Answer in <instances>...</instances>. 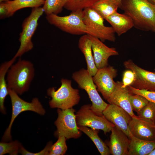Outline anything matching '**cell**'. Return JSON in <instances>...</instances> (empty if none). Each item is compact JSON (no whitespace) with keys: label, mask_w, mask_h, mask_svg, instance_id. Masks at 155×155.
Listing matches in <instances>:
<instances>
[{"label":"cell","mask_w":155,"mask_h":155,"mask_svg":"<svg viewBox=\"0 0 155 155\" xmlns=\"http://www.w3.org/2000/svg\"><path fill=\"white\" fill-rule=\"evenodd\" d=\"M119 8L131 18L134 27L155 32V5L147 0H122Z\"/></svg>","instance_id":"obj_1"},{"label":"cell","mask_w":155,"mask_h":155,"mask_svg":"<svg viewBox=\"0 0 155 155\" xmlns=\"http://www.w3.org/2000/svg\"><path fill=\"white\" fill-rule=\"evenodd\" d=\"M35 75L33 64L20 58L10 67L6 80L8 88L21 95L29 89Z\"/></svg>","instance_id":"obj_2"},{"label":"cell","mask_w":155,"mask_h":155,"mask_svg":"<svg viewBox=\"0 0 155 155\" xmlns=\"http://www.w3.org/2000/svg\"><path fill=\"white\" fill-rule=\"evenodd\" d=\"M61 82V86L57 90L54 87L47 90L48 95L51 98L49 105L52 108L62 110L73 108L80 102L79 91L72 87L71 80L63 78Z\"/></svg>","instance_id":"obj_3"},{"label":"cell","mask_w":155,"mask_h":155,"mask_svg":"<svg viewBox=\"0 0 155 155\" xmlns=\"http://www.w3.org/2000/svg\"><path fill=\"white\" fill-rule=\"evenodd\" d=\"M83 20L87 31V34L97 38L102 41L114 42L115 32L111 26H105L104 19L92 7L83 10Z\"/></svg>","instance_id":"obj_4"},{"label":"cell","mask_w":155,"mask_h":155,"mask_svg":"<svg viewBox=\"0 0 155 155\" xmlns=\"http://www.w3.org/2000/svg\"><path fill=\"white\" fill-rule=\"evenodd\" d=\"M92 77L87 69L84 68L74 72L72 76L79 88L84 90L87 93L92 103L91 109L96 115L102 116L103 111L108 104L103 100L99 94Z\"/></svg>","instance_id":"obj_5"},{"label":"cell","mask_w":155,"mask_h":155,"mask_svg":"<svg viewBox=\"0 0 155 155\" xmlns=\"http://www.w3.org/2000/svg\"><path fill=\"white\" fill-rule=\"evenodd\" d=\"M46 18L51 24L67 33L75 35L87 34L83 10L72 11L69 15L63 16L52 14L46 15Z\"/></svg>","instance_id":"obj_6"},{"label":"cell","mask_w":155,"mask_h":155,"mask_svg":"<svg viewBox=\"0 0 155 155\" xmlns=\"http://www.w3.org/2000/svg\"><path fill=\"white\" fill-rule=\"evenodd\" d=\"M44 13L42 7L32 8L30 15L24 20L22 23V32L20 34L19 48L13 57L16 59L21 57L24 54L31 50L34 44L32 38L38 25V20Z\"/></svg>","instance_id":"obj_7"},{"label":"cell","mask_w":155,"mask_h":155,"mask_svg":"<svg viewBox=\"0 0 155 155\" xmlns=\"http://www.w3.org/2000/svg\"><path fill=\"white\" fill-rule=\"evenodd\" d=\"M8 89L12 105V112L9 125L2 137L3 141L7 142L11 140V128L13 122L17 117L21 113L26 111H31L44 115L45 111L38 99L35 98L31 102H26L21 98L13 90Z\"/></svg>","instance_id":"obj_8"},{"label":"cell","mask_w":155,"mask_h":155,"mask_svg":"<svg viewBox=\"0 0 155 155\" xmlns=\"http://www.w3.org/2000/svg\"><path fill=\"white\" fill-rule=\"evenodd\" d=\"M75 112L73 108L65 110L58 108V117L54 123L57 127L55 135L57 137L63 136L69 139L80 137L82 134L77 124Z\"/></svg>","instance_id":"obj_9"},{"label":"cell","mask_w":155,"mask_h":155,"mask_svg":"<svg viewBox=\"0 0 155 155\" xmlns=\"http://www.w3.org/2000/svg\"><path fill=\"white\" fill-rule=\"evenodd\" d=\"M91 104L82 106L76 113L78 126H86L93 129L101 130L104 133L111 131L115 125L104 116L96 115L91 109Z\"/></svg>","instance_id":"obj_10"},{"label":"cell","mask_w":155,"mask_h":155,"mask_svg":"<svg viewBox=\"0 0 155 155\" xmlns=\"http://www.w3.org/2000/svg\"><path fill=\"white\" fill-rule=\"evenodd\" d=\"M117 70L112 66H107L98 69L92 77L93 80L96 85L97 90L106 100L114 90L116 82L114 78L117 76Z\"/></svg>","instance_id":"obj_11"},{"label":"cell","mask_w":155,"mask_h":155,"mask_svg":"<svg viewBox=\"0 0 155 155\" xmlns=\"http://www.w3.org/2000/svg\"><path fill=\"white\" fill-rule=\"evenodd\" d=\"M123 64L126 68L131 70L135 74V79L131 86L139 89L155 92V72L140 67L131 59L124 61Z\"/></svg>","instance_id":"obj_12"},{"label":"cell","mask_w":155,"mask_h":155,"mask_svg":"<svg viewBox=\"0 0 155 155\" xmlns=\"http://www.w3.org/2000/svg\"><path fill=\"white\" fill-rule=\"evenodd\" d=\"M104 116L130 138L128 124L132 119L125 110L115 104H108L102 112Z\"/></svg>","instance_id":"obj_13"},{"label":"cell","mask_w":155,"mask_h":155,"mask_svg":"<svg viewBox=\"0 0 155 155\" xmlns=\"http://www.w3.org/2000/svg\"><path fill=\"white\" fill-rule=\"evenodd\" d=\"M91 40L94 62L98 69L108 66L109 58L119 54L116 49L109 47L98 38L88 35Z\"/></svg>","instance_id":"obj_14"},{"label":"cell","mask_w":155,"mask_h":155,"mask_svg":"<svg viewBox=\"0 0 155 155\" xmlns=\"http://www.w3.org/2000/svg\"><path fill=\"white\" fill-rule=\"evenodd\" d=\"M155 125L137 116L132 118L128 126L130 133L134 137L144 140L152 141L155 140Z\"/></svg>","instance_id":"obj_15"},{"label":"cell","mask_w":155,"mask_h":155,"mask_svg":"<svg viewBox=\"0 0 155 155\" xmlns=\"http://www.w3.org/2000/svg\"><path fill=\"white\" fill-rule=\"evenodd\" d=\"M122 82H116L115 87L107 99L110 104L117 105L126 111L132 118L137 117L133 112L130 102L129 92L127 87H122Z\"/></svg>","instance_id":"obj_16"},{"label":"cell","mask_w":155,"mask_h":155,"mask_svg":"<svg viewBox=\"0 0 155 155\" xmlns=\"http://www.w3.org/2000/svg\"><path fill=\"white\" fill-rule=\"evenodd\" d=\"M108 146L113 155H128L130 139L122 130L115 126L112 129Z\"/></svg>","instance_id":"obj_17"},{"label":"cell","mask_w":155,"mask_h":155,"mask_svg":"<svg viewBox=\"0 0 155 155\" xmlns=\"http://www.w3.org/2000/svg\"><path fill=\"white\" fill-rule=\"evenodd\" d=\"M105 20L111 24L115 33L119 36L134 27L131 18L124 13H120L116 12Z\"/></svg>","instance_id":"obj_18"},{"label":"cell","mask_w":155,"mask_h":155,"mask_svg":"<svg viewBox=\"0 0 155 155\" xmlns=\"http://www.w3.org/2000/svg\"><path fill=\"white\" fill-rule=\"evenodd\" d=\"M78 46L84 56L87 64V69L93 76L96 73L98 69L94 62L92 42L88 34H84L80 37L78 40Z\"/></svg>","instance_id":"obj_19"},{"label":"cell","mask_w":155,"mask_h":155,"mask_svg":"<svg viewBox=\"0 0 155 155\" xmlns=\"http://www.w3.org/2000/svg\"><path fill=\"white\" fill-rule=\"evenodd\" d=\"M130 133V142L128 155H148L155 148V140L140 139Z\"/></svg>","instance_id":"obj_20"},{"label":"cell","mask_w":155,"mask_h":155,"mask_svg":"<svg viewBox=\"0 0 155 155\" xmlns=\"http://www.w3.org/2000/svg\"><path fill=\"white\" fill-rule=\"evenodd\" d=\"M16 59V58L13 57L10 60L2 63L0 66V110L3 114L6 113L4 105L5 100L7 95H9L6 75Z\"/></svg>","instance_id":"obj_21"},{"label":"cell","mask_w":155,"mask_h":155,"mask_svg":"<svg viewBox=\"0 0 155 155\" xmlns=\"http://www.w3.org/2000/svg\"><path fill=\"white\" fill-rule=\"evenodd\" d=\"M4 2L7 18L12 16L16 11L22 9L40 7L44 5V0H13Z\"/></svg>","instance_id":"obj_22"},{"label":"cell","mask_w":155,"mask_h":155,"mask_svg":"<svg viewBox=\"0 0 155 155\" xmlns=\"http://www.w3.org/2000/svg\"><path fill=\"white\" fill-rule=\"evenodd\" d=\"M78 129L87 135L92 141L101 155H109L110 153L108 147L98 135V130L86 126H78Z\"/></svg>","instance_id":"obj_23"},{"label":"cell","mask_w":155,"mask_h":155,"mask_svg":"<svg viewBox=\"0 0 155 155\" xmlns=\"http://www.w3.org/2000/svg\"><path fill=\"white\" fill-rule=\"evenodd\" d=\"M92 7L104 19L117 12L119 5L113 0H100Z\"/></svg>","instance_id":"obj_24"},{"label":"cell","mask_w":155,"mask_h":155,"mask_svg":"<svg viewBox=\"0 0 155 155\" xmlns=\"http://www.w3.org/2000/svg\"><path fill=\"white\" fill-rule=\"evenodd\" d=\"M100 0H64V7L71 11L92 7Z\"/></svg>","instance_id":"obj_25"},{"label":"cell","mask_w":155,"mask_h":155,"mask_svg":"<svg viewBox=\"0 0 155 155\" xmlns=\"http://www.w3.org/2000/svg\"><path fill=\"white\" fill-rule=\"evenodd\" d=\"M46 15L52 14L57 15L64 7V0H44L42 7Z\"/></svg>","instance_id":"obj_26"},{"label":"cell","mask_w":155,"mask_h":155,"mask_svg":"<svg viewBox=\"0 0 155 155\" xmlns=\"http://www.w3.org/2000/svg\"><path fill=\"white\" fill-rule=\"evenodd\" d=\"M139 118L155 125V104L149 101L138 113Z\"/></svg>","instance_id":"obj_27"},{"label":"cell","mask_w":155,"mask_h":155,"mask_svg":"<svg viewBox=\"0 0 155 155\" xmlns=\"http://www.w3.org/2000/svg\"><path fill=\"white\" fill-rule=\"evenodd\" d=\"M22 145L18 141L9 143L1 142L0 143V155L8 154L11 155H17Z\"/></svg>","instance_id":"obj_28"},{"label":"cell","mask_w":155,"mask_h":155,"mask_svg":"<svg viewBox=\"0 0 155 155\" xmlns=\"http://www.w3.org/2000/svg\"><path fill=\"white\" fill-rule=\"evenodd\" d=\"M66 138L64 136L58 137L57 141L51 146L49 151V155H63L67 149L66 144Z\"/></svg>","instance_id":"obj_29"},{"label":"cell","mask_w":155,"mask_h":155,"mask_svg":"<svg viewBox=\"0 0 155 155\" xmlns=\"http://www.w3.org/2000/svg\"><path fill=\"white\" fill-rule=\"evenodd\" d=\"M129 98L133 110L137 113L149 102L144 97L138 94L131 93Z\"/></svg>","instance_id":"obj_30"},{"label":"cell","mask_w":155,"mask_h":155,"mask_svg":"<svg viewBox=\"0 0 155 155\" xmlns=\"http://www.w3.org/2000/svg\"><path fill=\"white\" fill-rule=\"evenodd\" d=\"M127 88L131 93L142 96L146 98L149 101L155 104V92L145 90L138 89L131 86H127Z\"/></svg>","instance_id":"obj_31"},{"label":"cell","mask_w":155,"mask_h":155,"mask_svg":"<svg viewBox=\"0 0 155 155\" xmlns=\"http://www.w3.org/2000/svg\"><path fill=\"white\" fill-rule=\"evenodd\" d=\"M135 78V74L131 70L129 69L125 71L123 76L122 87L126 88L131 86Z\"/></svg>","instance_id":"obj_32"},{"label":"cell","mask_w":155,"mask_h":155,"mask_svg":"<svg viewBox=\"0 0 155 155\" xmlns=\"http://www.w3.org/2000/svg\"><path fill=\"white\" fill-rule=\"evenodd\" d=\"M52 145L51 142H49L43 150L39 152L36 153L28 152L22 145L20 149L19 153L23 155H49V150Z\"/></svg>","instance_id":"obj_33"},{"label":"cell","mask_w":155,"mask_h":155,"mask_svg":"<svg viewBox=\"0 0 155 155\" xmlns=\"http://www.w3.org/2000/svg\"><path fill=\"white\" fill-rule=\"evenodd\" d=\"M7 10L4 2L0 4V17L1 19L7 18Z\"/></svg>","instance_id":"obj_34"},{"label":"cell","mask_w":155,"mask_h":155,"mask_svg":"<svg viewBox=\"0 0 155 155\" xmlns=\"http://www.w3.org/2000/svg\"><path fill=\"white\" fill-rule=\"evenodd\" d=\"M114 1L115 3H116L119 6L121 3V1L122 0H113Z\"/></svg>","instance_id":"obj_35"},{"label":"cell","mask_w":155,"mask_h":155,"mask_svg":"<svg viewBox=\"0 0 155 155\" xmlns=\"http://www.w3.org/2000/svg\"><path fill=\"white\" fill-rule=\"evenodd\" d=\"M148 155H155V148Z\"/></svg>","instance_id":"obj_36"},{"label":"cell","mask_w":155,"mask_h":155,"mask_svg":"<svg viewBox=\"0 0 155 155\" xmlns=\"http://www.w3.org/2000/svg\"><path fill=\"white\" fill-rule=\"evenodd\" d=\"M150 3L155 5V0H147Z\"/></svg>","instance_id":"obj_37"},{"label":"cell","mask_w":155,"mask_h":155,"mask_svg":"<svg viewBox=\"0 0 155 155\" xmlns=\"http://www.w3.org/2000/svg\"><path fill=\"white\" fill-rule=\"evenodd\" d=\"M13 0H0V2L1 3L3 2H4L5 1H12Z\"/></svg>","instance_id":"obj_38"},{"label":"cell","mask_w":155,"mask_h":155,"mask_svg":"<svg viewBox=\"0 0 155 155\" xmlns=\"http://www.w3.org/2000/svg\"></svg>","instance_id":"obj_39"}]
</instances>
